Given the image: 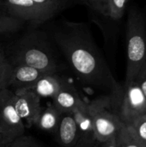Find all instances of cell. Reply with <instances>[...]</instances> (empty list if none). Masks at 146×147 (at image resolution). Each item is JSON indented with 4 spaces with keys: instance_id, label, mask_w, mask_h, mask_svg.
<instances>
[{
    "instance_id": "cell-1",
    "label": "cell",
    "mask_w": 146,
    "mask_h": 147,
    "mask_svg": "<svg viewBox=\"0 0 146 147\" xmlns=\"http://www.w3.org/2000/svg\"><path fill=\"white\" fill-rule=\"evenodd\" d=\"M52 37L84 85L107 92L118 101L122 86L114 78L87 24L64 22L53 32Z\"/></svg>"
},
{
    "instance_id": "cell-2",
    "label": "cell",
    "mask_w": 146,
    "mask_h": 147,
    "mask_svg": "<svg viewBox=\"0 0 146 147\" xmlns=\"http://www.w3.org/2000/svg\"><path fill=\"white\" fill-rule=\"evenodd\" d=\"M13 65H28L44 73H58L59 63L47 34L41 30L27 32L6 55Z\"/></svg>"
},
{
    "instance_id": "cell-3",
    "label": "cell",
    "mask_w": 146,
    "mask_h": 147,
    "mask_svg": "<svg viewBox=\"0 0 146 147\" xmlns=\"http://www.w3.org/2000/svg\"><path fill=\"white\" fill-rule=\"evenodd\" d=\"M96 140L102 144L115 137L125 126L117 109V100L110 95H103L88 103Z\"/></svg>"
},
{
    "instance_id": "cell-4",
    "label": "cell",
    "mask_w": 146,
    "mask_h": 147,
    "mask_svg": "<svg viewBox=\"0 0 146 147\" xmlns=\"http://www.w3.org/2000/svg\"><path fill=\"white\" fill-rule=\"evenodd\" d=\"M126 81L133 80L146 61V26L143 14L133 8L126 24Z\"/></svg>"
},
{
    "instance_id": "cell-5",
    "label": "cell",
    "mask_w": 146,
    "mask_h": 147,
    "mask_svg": "<svg viewBox=\"0 0 146 147\" xmlns=\"http://www.w3.org/2000/svg\"><path fill=\"white\" fill-rule=\"evenodd\" d=\"M70 0H0L6 13L33 25L41 24L53 17Z\"/></svg>"
},
{
    "instance_id": "cell-6",
    "label": "cell",
    "mask_w": 146,
    "mask_h": 147,
    "mask_svg": "<svg viewBox=\"0 0 146 147\" xmlns=\"http://www.w3.org/2000/svg\"><path fill=\"white\" fill-rule=\"evenodd\" d=\"M25 125L13 103V90L5 89L0 92V133L2 147L23 135Z\"/></svg>"
},
{
    "instance_id": "cell-7",
    "label": "cell",
    "mask_w": 146,
    "mask_h": 147,
    "mask_svg": "<svg viewBox=\"0 0 146 147\" xmlns=\"http://www.w3.org/2000/svg\"><path fill=\"white\" fill-rule=\"evenodd\" d=\"M117 109L125 125L146 114V98L135 79L125 81L117 101Z\"/></svg>"
},
{
    "instance_id": "cell-8",
    "label": "cell",
    "mask_w": 146,
    "mask_h": 147,
    "mask_svg": "<svg viewBox=\"0 0 146 147\" xmlns=\"http://www.w3.org/2000/svg\"><path fill=\"white\" fill-rule=\"evenodd\" d=\"M13 103L17 114L28 127L35 125L43 109L38 95L30 88L13 90Z\"/></svg>"
},
{
    "instance_id": "cell-9",
    "label": "cell",
    "mask_w": 146,
    "mask_h": 147,
    "mask_svg": "<svg viewBox=\"0 0 146 147\" xmlns=\"http://www.w3.org/2000/svg\"><path fill=\"white\" fill-rule=\"evenodd\" d=\"M55 135L57 142L61 147H75L79 143L81 136L71 112H64L61 114Z\"/></svg>"
},
{
    "instance_id": "cell-10",
    "label": "cell",
    "mask_w": 146,
    "mask_h": 147,
    "mask_svg": "<svg viewBox=\"0 0 146 147\" xmlns=\"http://www.w3.org/2000/svg\"><path fill=\"white\" fill-rule=\"evenodd\" d=\"M52 100V105L61 113L72 112L76 108L84 102L77 90L71 84L68 83L67 80Z\"/></svg>"
},
{
    "instance_id": "cell-11",
    "label": "cell",
    "mask_w": 146,
    "mask_h": 147,
    "mask_svg": "<svg viewBox=\"0 0 146 147\" xmlns=\"http://www.w3.org/2000/svg\"><path fill=\"white\" fill-rule=\"evenodd\" d=\"M44 74L46 73H44L31 66H28V65L13 66L10 81H9V87H12L14 90L18 89L31 88L35 84V82Z\"/></svg>"
},
{
    "instance_id": "cell-12",
    "label": "cell",
    "mask_w": 146,
    "mask_h": 147,
    "mask_svg": "<svg viewBox=\"0 0 146 147\" xmlns=\"http://www.w3.org/2000/svg\"><path fill=\"white\" fill-rule=\"evenodd\" d=\"M65 81L66 79L58 73H46L40 77L30 89L40 98L52 99Z\"/></svg>"
},
{
    "instance_id": "cell-13",
    "label": "cell",
    "mask_w": 146,
    "mask_h": 147,
    "mask_svg": "<svg viewBox=\"0 0 146 147\" xmlns=\"http://www.w3.org/2000/svg\"><path fill=\"white\" fill-rule=\"evenodd\" d=\"M74 119L77 122L79 134L81 136V140L97 144L98 142L95 139L92 120L88 109V103L85 102L82 103L80 106L76 108L72 112Z\"/></svg>"
},
{
    "instance_id": "cell-14",
    "label": "cell",
    "mask_w": 146,
    "mask_h": 147,
    "mask_svg": "<svg viewBox=\"0 0 146 147\" xmlns=\"http://www.w3.org/2000/svg\"><path fill=\"white\" fill-rule=\"evenodd\" d=\"M61 114L62 113L52 104L46 108H43L34 126L40 130L55 134L59 124Z\"/></svg>"
},
{
    "instance_id": "cell-15",
    "label": "cell",
    "mask_w": 146,
    "mask_h": 147,
    "mask_svg": "<svg viewBox=\"0 0 146 147\" xmlns=\"http://www.w3.org/2000/svg\"><path fill=\"white\" fill-rule=\"evenodd\" d=\"M129 0H103L102 15L113 19L120 20L125 14Z\"/></svg>"
},
{
    "instance_id": "cell-16",
    "label": "cell",
    "mask_w": 146,
    "mask_h": 147,
    "mask_svg": "<svg viewBox=\"0 0 146 147\" xmlns=\"http://www.w3.org/2000/svg\"><path fill=\"white\" fill-rule=\"evenodd\" d=\"M23 23L22 20L6 13L3 9L0 10V35L17 31Z\"/></svg>"
},
{
    "instance_id": "cell-17",
    "label": "cell",
    "mask_w": 146,
    "mask_h": 147,
    "mask_svg": "<svg viewBox=\"0 0 146 147\" xmlns=\"http://www.w3.org/2000/svg\"><path fill=\"white\" fill-rule=\"evenodd\" d=\"M126 126L129 127L138 143L142 147H146V114Z\"/></svg>"
},
{
    "instance_id": "cell-18",
    "label": "cell",
    "mask_w": 146,
    "mask_h": 147,
    "mask_svg": "<svg viewBox=\"0 0 146 147\" xmlns=\"http://www.w3.org/2000/svg\"><path fill=\"white\" fill-rule=\"evenodd\" d=\"M117 147H142L133 135L128 126L125 125L116 135Z\"/></svg>"
},
{
    "instance_id": "cell-19",
    "label": "cell",
    "mask_w": 146,
    "mask_h": 147,
    "mask_svg": "<svg viewBox=\"0 0 146 147\" xmlns=\"http://www.w3.org/2000/svg\"><path fill=\"white\" fill-rule=\"evenodd\" d=\"M12 65L6 59L0 63V92L9 88V81L12 72Z\"/></svg>"
},
{
    "instance_id": "cell-20",
    "label": "cell",
    "mask_w": 146,
    "mask_h": 147,
    "mask_svg": "<svg viewBox=\"0 0 146 147\" xmlns=\"http://www.w3.org/2000/svg\"><path fill=\"white\" fill-rule=\"evenodd\" d=\"M4 147H43L36 140L24 134L15 139Z\"/></svg>"
},
{
    "instance_id": "cell-21",
    "label": "cell",
    "mask_w": 146,
    "mask_h": 147,
    "mask_svg": "<svg viewBox=\"0 0 146 147\" xmlns=\"http://www.w3.org/2000/svg\"><path fill=\"white\" fill-rule=\"evenodd\" d=\"M135 81L139 85L146 98V61L135 77Z\"/></svg>"
},
{
    "instance_id": "cell-22",
    "label": "cell",
    "mask_w": 146,
    "mask_h": 147,
    "mask_svg": "<svg viewBox=\"0 0 146 147\" xmlns=\"http://www.w3.org/2000/svg\"><path fill=\"white\" fill-rule=\"evenodd\" d=\"M88 5H89L92 9L102 14L103 8V0H84Z\"/></svg>"
},
{
    "instance_id": "cell-23",
    "label": "cell",
    "mask_w": 146,
    "mask_h": 147,
    "mask_svg": "<svg viewBox=\"0 0 146 147\" xmlns=\"http://www.w3.org/2000/svg\"><path fill=\"white\" fill-rule=\"evenodd\" d=\"M102 147H117L116 145V136L108 140V141L102 143Z\"/></svg>"
},
{
    "instance_id": "cell-24",
    "label": "cell",
    "mask_w": 146,
    "mask_h": 147,
    "mask_svg": "<svg viewBox=\"0 0 146 147\" xmlns=\"http://www.w3.org/2000/svg\"><path fill=\"white\" fill-rule=\"evenodd\" d=\"M75 147H96V144H93V143H89L83 140H80L79 143Z\"/></svg>"
},
{
    "instance_id": "cell-25",
    "label": "cell",
    "mask_w": 146,
    "mask_h": 147,
    "mask_svg": "<svg viewBox=\"0 0 146 147\" xmlns=\"http://www.w3.org/2000/svg\"><path fill=\"white\" fill-rule=\"evenodd\" d=\"M6 59H7V58H6V53H5L4 49L0 46V63L5 61Z\"/></svg>"
},
{
    "instance_id": "cell-26",
    "label": "cell",
    "mask_w": 146,
    "mask_h": 147,
    "mask_svg": "<svg viewBox=\"0 0 146 147\" xmlns=\"http://www.w3.org/2000/svg\"><path fill=\"white\" fill-rule=\"evenodd\" d=\"M0 147H2V137H1V133H0Z\"/></svg>"
}]
</instances>
